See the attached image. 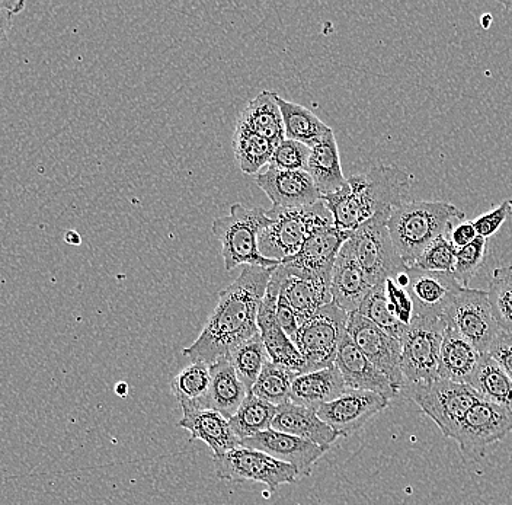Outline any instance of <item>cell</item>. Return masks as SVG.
Instances as JSON below:
<instances>
[{
  "mask_svg": "<svg viewBox=\"0 0 512 505\" xmlns=\"http://www.w3.org/2000/svg\"><path fill=\"white\" fill-rule=\"evenodd\" d=\"M275 268L245 265L239 277L220 292L219 302L207 319L200 337L182 354L191 361H201L211 366L229 356L230 351L238 345L259 334V308Z\"/></svg>",
  "mask_w": 512,
  "mask_h": 505,
  "instance_id": "obj_1",
  "label": "cell"
},
{
  "mask_svg": "<svg viewBox=\"0 0 512 505\" xmlns=\"http://www.w3.org/2000/svg\"><path fill=\"white\" fill-rule=\"evenodd\" d=\"M412 177L393 165H376L363 174L351 175L341 190L322 196L323 204L342 232H355L376 216H390L405 203Z\"/></svg>",
  "mask_w": 512,
  "mask_h": 505,
  "instance_id": "obj_2",
  "label": "cell"
},
{
  "mask_svg": "<svg viewBox=\"0 0 512 505\" xmlns=\"http://www.w3.org/2000/svg\"><path fill=\"white\" fill-rule=\"evenodd\" d=\"M464 217L459 207L446 201H405L390 214L387 229L406 267H414L428 245L447 236L453 222Z\"/></svg>",
  "mask_w": 512,
  "mask_h": 505,
  "instance_id": "obj_3",
  "label": "cell"
},
{
  "mask_svg": "<svg viewBox=\"0 0 512 505\" xmlns=\"http://www.w3.org/2000/svg\"><path fill=\"white\" fill-rule=\"evenodd\" d=\"M267 210L261 207L246 209L233 204L227 216L214 220L211 232L222 245L224 268L235 270L239 265L259 268H275L280 262L264 257L259 249V236L270 226Z\"/></svg>",
  "mask_w": 512,
  "mask_h": 505,
  "instance_id": "obj_4",
  "label": "cell"
},
{
  "mask_svg": "<svg viewBox=\"0 0 512 505\" xmlns=\"http://www.w3.org/2000/svg\"><path fill=\"white\" fill-rule=\"evenodd\" d=\"M267 216L271 223L259 236V249L264 257L278 262L296 255L315 230L334 225V217L322 200L294 209L272 206Z\"/></svg>",
  "mask_w": 512,
  "mask_h": 505,
  "instance_id": "obj_5",
  "label": "cell"
},
{
  "mask_svg": "<svg viewBox=\"0 0 512 505\" xmlns=\"http://www.w3.org/2000/svg\"><path fill=\"white\" fill-rule=\"evenodd\" d=\"M348 318L350 313L332 302L300 324L293 343L306 363V373L335 366L339 344L347 335Z\"/></svg>",
  "mask_w": 512,
  "mask_h": 505,
  "instance_id": "obj_6",
  "label": "cell"
},
{
  "mask_svg": "<svg viewBox=\"0 0 512 505\" xmlns=\"http://www.w3.org/2000/svg\"><path fill=\"white\" fill-rule=\"evenodd\" d=\"M446 322L443 319L415 318L402 338L400 370L406 386L427 385L438 379L441 345ZM403 388V389H405Z\"/></svg>",
  "mask_w": 512,
  "mask_h": 505,
  "instance_id": "obj_7",
  "label": "cell"
},
{
  "mask_svg": "<svg viewBox=\"0 0 512 505\" xmlns=\"http://www.w3.org/2000/svg\"><path fill=\"white\" fill-rule=\"evenodd\" d=\"M406 388L409 389V398L438 425L448 439H453L469 409L480 399L469 385L440 377L427 385Z\"/></svg>",
  "mask_w": 512,
  "mask_h": 505,
  "instance_id": "obj_8",
  "label": "cell"
},
{
  "mask_svg": "<svg viewBox=\"0 0 512 505\" xmlns=\"http://www.w3.org/2000/svg\"><path fill=\"white\" fill-rule=\"evenodd\" d=\"M389 217L386 214L373 217L351 233L350 242L355 258L374 287L390 278L395 280L408 268L390 238L387 229Z\"/></svg>",
  "mask_w": 512,
  "mask_h": 505,
  "instance_id": "obj_9",
  "label": "cell"
},
{
  "mask_svg": "<svg viewBox=\"0 0 512 505\" xmlns=\"http://www.w3.org/2000/svg\"><path fill=\"white\" fill-rule=\"evenodd\" d=\"M214 471L217 479L230 482H261L271 491L284 484H296L300 473L287 463L274 457L239 446L223 456L214 457Z\"/></svg>",
  "mask_w": 512,
  "mask_h": 505,
  "instance_id": "obj_10",
  "label": "cell"
},
{
  "mask_svg": "<svg viewBox=\"0 0 512 505\" xmlns=\"http://www.w3.org/2000/svg\"><path fill=\"white\" fill-rule=\"evenodd\" d=\"M444 322L480 354H488L496 335L501 331L489 305L488 292L469 287H463L462 292L457 294L444 316Z\"/></svg>",
  "mask_w": 512,
  "mask_h": 505,
  "instance_id": "obj_11",
  "label": "cell"
},
{
  "mask_svg": "<svg viewBox=\"0 0 512 505\" xmlns=\"http://www.w3.org/2000/svg\"><path fill=\"white\" fill-rule=\"evenodd\" d=\"M512 431V409L479 399L463 418L453 440L464 455L478 457L486 447L505 439Z\"/></svg>",
  "mask_w": 512,
  "mask_h": 505,
  "instance_id": "obj_12",
  "label": "cell"
},
{
  "mask_svg": "<svg viewBox=\"0 0 512 505\" xmlns=\"http://www.w3.org/2000/svg\"><path fill=\"white\" fill-rule=\"evenodd\" d=\"M347 332L352 343L360 348L361 353L367 357L398 391L405 388L402 370H400V356L402 344L395 338L361 316L360 313H350Z\"/></svg>",
  "mask_w": 512,
  "mask_h": 505,
  "instance_id": "obj_13",
  "label": "cell"
},
{
  "mask_svg": "<svg viewBox=\"0 0 512 505\" xmlns=\"http://www.w3.org/2000/svg\"><path fill=\"white\" fill-rule=\"evenodd\" d=\"M408 293L415 306V318L443 319L463 286L453 273H434L418 267L406 268Z\"/></svg>",
  "mask_w": 512,
  "mask_h": 505,
  "instance_id": "obj_14",
  "label": "cell"
},
{
  "mask_svg": "<svg viewBox=\"0 0 512 505\" xmlns=\"http://www.w3.org/2000/svg\"><path fill=\"white\" fill-rule=\"evenodd\" d=\"M389 402L379 393L347 389L335 401L322 405L316 414L323 423L334 428L339 437H350L361 430L374 415L389 407Z\"/></svg>",
  "mask_w": 512,
  "mask_h": 505,
  "instance_id": "obj_15",
  "label": "cell"
},
{
  "mask_svg": "<svg viewBox=\"0 0 512 505\" xmlns=\"http://www.w3.org/2000/svg\"><path fill=\"white\" fill-rule=\"evenodd\" d=\"M351 233L342 232L335 225L315 230L293 257L280 262L287 270L323 278L331 283L332 271L339 251Z\"/></svg>",
  "mask_w": 512,
  "mask_h": 505,
  "instance_id": "obj_16",
  "label": "cell"
},
{
  "mask_svg": "<svg viewBox=\"0 0 512 505\" xmlns=\"http://www.w3.org/2000/svg\"><path fill=\"white\" fill-rule=\"evenodd\" d=\"M240 446L258 450V452L293 466L300 473V478L312 475L315 463L328 452L325 447L290 436V434L281 433V431L272 430V428L255 434L249 439L240 440Z\"/></svg>",
  "mask_w": 512,
  "mask_h": 505,
  "instance_id": "obj_17",
  "label": "cell"
},
{
  "mask_svg": "<svg viewBox=\"0 0 512 505\" xmlns=\"http://www.w3.org/2000/svg\"><path fill=\"white\" fill-rule=\"evenodd\" d=\"M335 367L341 373L345 386L351 391L379 393L389 401L400 393L390 380L361 353L360 348L352 343L348 332L339 344Z\"/></svg>",
  "mask_w": 512,
  "mask_h": 505,
  "instance_id": "obj_18",
  "label": "cell"
},
{
  "mask_svg": "<svg viewBox=\"0 0 512 505\" xmlns=\"http://www.w3.org/2000/svg\"><path fill=\"white\" fill-rule=\"evenodd\" d=\"M255 180L274 207L294 209L313 206L322 200L315 181L307 171L268 168V171L256 175Z\"/></svg>",
  "mask_w": 512,
  "mask_h": 505,
  "instance_id": "obj_19",
  "label": "cell"
},
{
  "mask_svg": "<svg viewBox=\"0 0 512 505\" xmlns=\"http://www.w3.org/2000/svg\"><path fill=\"white\" fill-rule=\"evenodd\" d=\"M374 289L367 274L355 258L350 239L339 251L331 277L332 302L347 313L358 312Z\"/></svg>",
  "mask_w": 512,
  "mask_h": 505,
  "instance_id": "obj_20",
  "label": "cell"
},
{
  "mask_svg": "<svg viewBox=\"0 0 512 505\" xmlns=\"http://www.w3.org/2000/svg\"><path fill=\"white\" fill-rule=\"evenodd\" d=\"M181 408L179 427L190 431V441H204L213 452V457L223 456L240 446V440L233 433L229 420L219 412L207 408Z\"/></svg>",
  "mask_w": 512,
  "mask_h": 505,
  "instance_id": "obj_21",
  "label": "cell"
},
{
  "mask_svg": "<svg viewBox=\"0 0 512 505\" xmlns=\"http://www.w3.org/2000/svg\"><path fill=\"white\" fill-rule=\"evenodd\" d=\"M278 270L283 276L280 292L290 303L291 308L297 313L300 324L304 319L315 315L323 306L332 303L331 283L316 276L297 273L287 270L283 265H278Z\"/></svg>",
  "mask_w": 512,
  "mask_h": 505,
  "instance_id": "obj_22",
  "label": "cell"
},
{
  "mask_svg": "<svg viewBox=\"0 0 512 505\" xmlns=\"http://www.w3.org/2000/svg\"><path fill=\"white\" fill-rule=\"evenodd\" d=\"M210 375L211 385L207 395L197 405L182 407L213 409L229 420L236 414L249 392L240 382L232 363L226 357L211 364Z\"/></svg>",
  "mask_w": 512,
  "mask_h": 505,
  "instance_id": "obj_23",
  "label": "cell"
},
{
  "mask_svg": "<svg viewBox=\"0 0 512 505\" xmlns=\"http://www.w3.org/2000/svg\"><path fill=\"white\" fill-rule=\"evenodd\" d=\"M272 430L299 437L328 450L339 439V434L334 428L323 423L316 411L300 407L291 401L277 407V414L272 421Z\"/></svg>",
  "mask_w": 512,
  "mask_h": 505,
  "instance_id": "obj_24",
  "label": "cell"
},
{
  "mask_svg": "<svg viewBox=\"0 0 512 505\" xmlns=\"http://www.w3.org/2000/svg\"><path fill=\"white\" fill-rule=\"evenodd\" d=\"M344 392H347L344 379L339 370L332 366L297 376L291 386L290 401L318 411L322 405L335 401Z\"/></svg>",
  "mask_w": 512,
  "mask_h": 505,
  "instance_id": "obj_25",
  "label": "cell"
},
{
  "mask_svg": "<svg viewBox=\"0 0 512 505\" xmlns=\"http://www.w3.org/2000/svg\"><path fill=\"white\" fill-rule=\"evenodd\" d=\"M307 172L315 181L320 196L335 193L347 184V178L342 172L341 156H339L334 131L323 137L315 146L310 147Z\"/></svg>",
  "mask_w": 512,
  "mask_h": 505,
  "instance_id": "obj_26",
  "label": "cell"
},
{
  "mask_svg": "<svg viewBox=\"0 0 512 505\" xmlns=\"http://www.w3.org/2000/svg\"><path fill=\"white\" fill-rule=\"evenodd\" d=\"M480 357L482 354L472 344L467 343L454 329L447 326L443 345H441L438 377L469 385Z\"/></svg>",
  "mask_w": 512,
  "mask_h": 505,
  "instance_id": "obj_27",
  "label": "cell"
},
{
  "mask_svg": "<svg viewBox=\"0 0 512 505\" xmlns=\"http://www.w3.org/2000/svg\"><path fill=\"white\" fill-rule=\"evenodd\" d=\"M238 123L270 140L274 146H278L283 140H286L283 115H281L275 94L270 91L261 92L252 101H249L240 113Z\"/></svg>",
  "mask_w": 512,
  "mask_h": 505,
  "instance_id": "obj_28",
  "label": "cell"
},
{
  "mask_svg": "<svg viewBox=\"0 0 512 505\" xmlns=\"http://www.w3.org/2000/svg\"><path fill=\"white\" fill-rule=\"evenodd\" d=\"M275 99H277L278 107L283 115L286 139L312 147L334 131L331 127L326 126L318 115L313 114L303 105L287 101V99L278 97L277 94H275Z\"/></svg>",
  "mask_w": 512,
  "mask_h": 505,
  "instance_id": "obj_29",
  "label": "cell"
},
{
  "mask_svg": "<svg viewBox=\"0 0 512 505\" xmlns=\"http://www.w3.org/2000/svg\"><path fill=\"white\" fill-rule=\"evenodd\" d=\"M469 386L483 401L512 409V380L489 354L480 357Z\"/></svg>",
  "mask_w": 512,
  "mask_h": 505,
  "instance_id": "obj_30",
  "label": "cell"
},
{
  "mask_svg": "<svg viewBox=\"0 0 512 505\" xmlns=\"http://www.w3.org/2000/svg\"><path fill=\"white\" fill-rule=\"evenodd\" d=\"M274 149L275 146L270 140L259 136L258 133L242 124H236L235 134H233V150H235L236 162L243 174L258 175L259 171L270 163Z\"/></svg>",
  "mask_w": 512,
  "mask_h": 505,
  "instance_id": "obj_31",
  "label": "cell"
},
{
  "mask_svg": "<svg viewBox=\"0 0 512 505\" xmlns=\"http://www.w3.org/2000/svg\"><path fill=\"white\" fill-rule=\"evenodd\" d=\"M277 407L248 393L236 414L229 418L230 427L239 440L249 439L262 431L271 430Z\"/></svg>",
  "mask_w": 512,
  "mask_h": 505,
  "instance_id": "obj_32",
  "label": "cell"
},
{
  "mask_svg": "<svg viewBox=\"0 0 512 505\" xmlns=\"http://www.w3.org/2000/svg\"><path fill=\"white\" fill-rule=\"evenodd\" d=\"M226 359L232 363L236 375L249 393L252 392L265 364L270 361L261 334H256L255 337L238 345L235 350L230 351Z\"/></svg>",
  "mask_w": 512,
  "mask_h": 505,
  "instance_id": "obj_33",
  "label": "cell"
},
{
  "mask_svg": "<svg viewBox=\"0 0 512 505\" xmlns=\"http://www.w3.org/2000/svg\"><path fill=\"white\" fill-rule=\"evenodd\" d=\"M297 376H299L297 373L291 372L286 367L278 366L271 360L267 361L252 388V393L262 401L274 407H280L290 402L291 386Z\"/></svg>",
  "mask_w": 512,
  "mask_h": 505,
  "instance_id": "obj_34",
  "label": "cell"
},
{
  "mask_svg": "<svg viewBox=\"0 0 512 505\" xmlns=\"http://www.w3.org/2000/svg\"><path fill=\"white\" fill-rule=\"evenodd\" d=\"M211 385L210 366L201 361H192L171 380L179 405H197L207 395Z\"/></svg>",
  "mask_w": 512,
  "mask_h": 505,
  "instance_id": "obj_35",
  "label": "cell"
},
{
  "mask_svg": "<svg viewBox=\"0 0 512 505\" xmlns=\"http://www.w3.org/2000/svg\"><path fill=\"white\" fill-rule=\"evenodd\" d=\"M488 299L499 329L512 335V265L495 268L489 281Z\"/></svg>",
  "mask_w": 512,
  "mask_h": 505,
  "instance_id": "obj_36",
  "label": "cell"
},
{
  "mask_svg": "<svg viewBox=\"0 0 512 505\" xmlns=\"http://www.w3.org/2000/svg\"><path fill=\"white\" fill-rule=\"evenodd\" d=\"M358 313L398 341H402L409 328V326L400 324L398 318L393 315L389 300H387L386 290H384V283L371 290L363 305L358 309Z\"/></svg>",
  "mask_w": 512,
  "mask_h": 505,
  "instance_id": "obj_37",
  "label": "cell"
},
{
  "mask_svg": "<svg viewBox=\"0 0 512 505\" xmlns=\"http://www.w3.org/2000/svg\"><path fill=\"white\" fill-rule=\"evenodd\" d=\"M456 252L457 249L451 244L448 235L440 236L422 252L414 267L434 271V273H453L454 265H456Z\"/></svg>",
  "mask_w": 512,
  "mask_h": 505,
  "instance_id": "obj_38",
  "label": "cell"
},
{
  "mask_svg": "<svg viewBox=\"0 0 512 505\" xmlns=\"http://www.w3.org/2000/svg\"><path fill=\"white\" fill-rule=\"evenodd\" d=\"M486 239L478 238L472 244L457 249L453 274L463 287H469L470 280L478 273L486 257Z\"/></svg>",
  "mask_w": 512,
  "mask_h": 505,
  "instance_id": "obj_39",
  "label": "cell"
},
{
  "mask_svg": "<svg viewBox=\"0 0 512 505\" xmlns=\"http://www.w3.org/2000/svg\"><path fill=\"white\" fill-rule=\"evenodd\" d=\"M309 155V146L286 139L275 146L268 166L280 171H307Z\"/></svg>",
  "mask_w": 512,
  "mask_h": 505,
  "instance_id": "obj_40",
  "label": "cell"
},
{
  "mask_svg": "<svg viewBox=\"0 0 512 505\" xmlns=\"http://www.w3.org/2000/svg\"><path fill=\"white\" fill-rule=\"evenodd\" d=\"M384 290H386L387 300H389L393 315L398 318L400 324L411 326L415 319V306L408 290L398 286L393 278L384 281Z\"/></svg>",
  "mask_w": 512,
  "mask_h": 505,
  "instance_id": "obj_41",
  "label": "cell"
},
{
  "mask_svg": "<svg viewBox=\"0 0 512 505\" xmlns=\"http://www.w3.org/2000/svg\"><path fill=\"white\" fill-rule=\"evenodd\" d=\"M512 217V198L502 201L499 206H496L491 212L482 214L478 219L472 220L478 236L480 238H491L499 229L504 226V223Z\"/></svg>",
  "mask_w": 512,
  "mask_h": 505,
  "instance_id": "obj_42",
  "label": "cell"
},
{
  "mask_svg": "<svg viewBox=\"0 0 512 505\" xmlns=\"http://www.w3.org/2000/svg\"><path fill=\"white\" fill-rule=\"evenodd\" d=\"M488 354L512 380V335L508 332L499 331L494 343L489 348Z\"/></svg>",
  "mask_w": 512,
  "mask_h": 505,
  "instance_id": "obj_43",
  "label": "cell"
},
{
  "mask_svg": "<svg viewBox=\"0 0 512 505\" xmlns=\"http://www.w3.org/2000/svg\"><path fill=\"white\" fill-rule=\"evenodd\" d=\"M275 315H277L278 325L286 332L287 337L293 341L297 331H299L300 321L297 318V313L294 312V309L291 308L290 303H288V300L281 292L278 294L277 312H275Z\"/></svg>",
  "mask_w": 512,
  "mask_h": 505,
  "instance_id": "obj_44",
  "label": "cell"
},
{
  "mask_svg": "<svg viewBox=\"0 0 512 505\" xmlns=\"http://www.w3.org/2000/svg\"><path fill=\"white\" fill-rule=\"evenodd\" d=\"M476 238H478V230H476L473 222L459 223V225L454 226L451 232L448 233V239H450L451 244H453L456 249L472 244Z\"/></svg>",
  "mask_w": 512,
  "mask_h": 505,
  "instance_id": "obj_45",
  "label": "cell"
},
{
  "mask_svg": "<svg viewBox=\"0 0 512 505\" xmlns=\"http://www.w3.org/2000/svg\"><path fill=\"white\" fill-rule=\"evenodd\" d=\"M14 17L15 15L12 14V12L0 8V44L8 38L9 31H11L12 28V19H14Z\"/></svg>",
  "mask_w": 512,
  "mask_h": 505,
  "instance_id": "obj_46",
  "label": "cell"
},
{
  "mask_svg": "<svg viewBox=\"0 0 512 505\" xmlns=\"http://www.w3.org/2000/svg\"><path fill=\"white\" fill-rule=\"evenodd\" d=\"M0 8L6 9V11L12 12L14 15L21 14L25 8V2L18 0V2H0Z\"/></svg>",
  "mask_w": 512,
  "mask_h": 505,
  "instance_id": "obj_47",
  "label": "cell"
},
{
  "mask_svg": "<svg viewBox=\"0 0 512 505\" xmlns=\"http://www.w3.org/2000/svg\"><path fill=\"white\" fill-rule=\"evenodd\" d=\"M66 242L69 245H79L80 244V236L78 232H75V230H69V232L66 233Z\"/></svg>",
  "mask_w": 512,
  "mask_h": 505,
  "instance_id": "obj_48",
  "label": "cell"
},
{
  "mask_svg": "<svg viewBox=\"0 0 512 505\" xmlns=\"http://www.w3.org/2000/svg\"><path fill=\"white\" fill-rule=\"evenodd\" d=\"M128 392V386L127 383H118L117 386V393L120 396H126Z\"/></svg>",
  "mask_w": 512,
  "mask_h": 505,
  "instance_id": "obj_49",
  "label": "cell"
},
{
  "mask_svg": "<svg viewBox=\"0 0 512 505\" xmlns=\"http://www.w3.org/2000/svg\"><path fill=\"white\" fill-rule=\"evenodd\" d=\"M491 22H492L491 15H485V17L482 18L483 28L491 27Z\"/></svg>",
  "mask_w": 512,
  "mask_h": 505,
  "instance_id": "obj_50",
  "label": "cell"
},
{
  "mask_svg": "<svg viewBox=\"0 0 512 505\" xmlns=\"http://www.w3.org/2000/svg\"><path fill=\"white\" fill-rule=\"evenodd\" d=\"M501 5L504 6V8L510 9V11H512V2H501Z\"/></svg>",
  "mask_w": 512,
  "mask_h": 505,
  "instance_id": "obj_51",
  "label": "cell"
},
{
  "mask_svg": "<svg viewBox=\"0 0 512 505\" xmlns=\"http://www.w3.org/2000/svg\"><path fill=\"white\" fill-rule=\"evenodd\" d=\"M511 462H512V452H511Z\"/></svg>",
  "mask_w": 512,
  "mask_h": 505,
  "instance_id": "obj_52",
  "label": "cell"
}]
</instances>
